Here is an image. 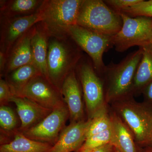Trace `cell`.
I'll use <instances>...</instances> for the list:
<instances>
[{
    "label": "cell",
    "mask_w": 152,
    "mask_h": 152,
    "mask_svg": "<svg viewBox=\"0 0 152 152\" xmlns=\"http://www.w3.org/2000/svg\"><path fill=\"white\" fill-rule=\"evenodd\" d=\"M82 51L68 35L50 37L47 56L48 75L50 81L60 92L64 81L75 70L83 56Z\"/></svg>",
    "instance_id": "1"
},
{
    "label": "cell",
    "mask_w": 152,
    "mask_h": 152,
    "mask_svg": "<svg viewBox=\"0 0 152 152\" xmlns=\"http://www.w3.org/2000/svg\"><path fill=\"white\" fill-rule=\"evenodd\" d=\"M53 146L48 143L31 140L19 132L12 141L1 145L0 152H49Z\"/></svg>",
    "instance_id": "19"
},
{
    "label": "cell",
    "mask_w": 152,
    "mask_h": 152,
    "mask_svg": "<svg viewBox=\"0 0 152 152\" xmlns=\"http://www.w3.org/2000/svg\"><path fill=\"white\" fill-rule=\"evenodd\" d=\"M121 13L132 18L145 16L152 18V0H141L140 2L126 9Z\"/></svg>",
    "instance_id": "25"
},
{
    "label": "cell",
    "mask_w": 152,
    "mask_h": 152,
    "mask_svg": "<svg viewBox=\"0 0 152 152\" xmlns=\"http://www.w3.org/2000/svg\"><path fill=\"white\" fill-rule=\"evenodd\" d=\"M142 48L130 53L120 63L106 66L102 75L106 102L111 104L133 96L134 78L141 60Z\"/></svg>",
    "instance_id": "2"
},
{
    "label": "cell",
    "mask_w": 152,
    "mask_h": 152,
    "mask_svg": "<svg viewBox=\"0 0 152 152\" xmlns=\"http://www.w3.org/2000/svg\"><path fill=\"white\" fill-rule=\"evenodd\" d=\"M83 94L88 119H92L107 108L102 79L96 71L91 61L83 56L75 69Z\"/></svg>",
    "instance_id": "6"
},
{
    "label": "cell",
    "mask_w": 152,
    "mask_h": 152,
    "mask_svg": "<svg viewBox=\"0 0 152 152\" xmlns=\"http://www.w3.org/2000/svg\"><path fill=\"white\" fill-rule=\"evenodd\" d=\"M43 1L11 0L0 1L1 18L28 15L35 13Z\"/></svg>",
    "instance_id": "20"
},
{
    "label": "cell",
    "mask_w": 152,
    "mask_h": 152,
    "mask_svg": "<svg viewBox=\"0 0 152 152\" xmlns=\"http://www.w3.org/2000/svg\"><path fill=\"white\" fill-rule=\"evenodd\" d=\"M142 48V55L134 78L133 95L142 93L152 82V44Z\"/></svg>",
    "instance_id": "18"
},
{
    "label": "cell",
    "mask_w": 152,
    "mask_h": 152,
    "mask_svg": "<svg viewBox=\"0 0 152 152\" xmlns=\"http://www.w3.org/2000/svg\"><path fill=\"white\" fill-rule=\"evenodd\" d=\"M83 0H44L38 11L44 27L50 36L68 35L71 26L77 24Z\"/></svg>",
    "instance_id": "4"
},
{
    "label": "cell",
    "mask_w": 152,
    "mask_h": 152,
    "mask_svg": "<svg viewBox=\"0 0 152 152\" xmlns=\"http://www.w3.org/2000/svg\"><path fill=\"white\" fill-rule=\"evenodd\" d=\"M112 110L118 114L132 132L137 144L152 145V109L138 102L129 96L111 104Z\"/></svg>",
    "instance_id": "3"
},
{
    "label": "cell",
    "mask_w": 152,
    "mask_h": 152,
    "mask_svg": "<svg viewBox=\"0 0 152 152\" xmlns=\"http://www.w3.org/2000/svg\"><path fill=\"white\" fill-rule=\"evenodd\" d=\"M7 63V57L4 53L0 52V71L1 74H4Z\"/></svg>",
    "instance_id": "30"
},
{
    "label": "cell",
    "mask_w": 152,
    "mask_h": 152,
    "mask_svg": "<svg viewBox=\"0 0 152 152\" xmlns=\"http://www.w3.org/2000/svg\"><path fill=\"white\" fill-rule=\"evenodd\" d=\"M42 75L34 64H27L17 68L6 75L7 82L13 96H17L22 89L32 80Z\"/></svg>",
    "instance_id": "21"
},
{
    "label": "cell",
    "mask_w": 152,
    "mask_h": 152,
    "mask_svg": "<svg viewBox=\"0 0 152 152\" xmlns=\"http://www.w3.org/2000/svg\"><path fill=\"white\" fill-rule=\"evenodd\" d=\"M41 21L42 18L38 10L28 15L1 18L0 52L7 56L16 42Z\"/></svg>",
    "instance_id": "11"
},
{
    "label": "cell",
    "mask_w": 152,
    "mask_h": 152,
    "mask_svg": "<svg viewBox=\"0 0 152 152\" xmlns=\"http://www.w3.org/2000/svg\"><path fill=\"white\" fill-rule=\"evenodd\" d=\"M91 120L70 123L63 129L56 142L49 152H75L86 138Z\"/></svg>",
    "instance_id": "12"
},
{
    "label": "cell",
    "mask_w": 152,
    "mask_h": 152,
    "mask_svg": "<svg viewBox=\"0 0 152 152\" xmlns=\"http://www.w3.org/2000/svg\"><path fill=\"white\" fill-rule=\"evenodd\" d=\"M36 25L22 36L14 44L7 56L5 75L17 68L27 64H33L31 40Z\"/></svg>",
    "instance_id": "14"
},
{
    "label": "cell",
    "mask_w": 152,
    "mask_h": 152,
    "mask_svg": "<svg viewBox=\"0 0 152 152\" xmlns=\"http://www.w3.org/2000/svg\"><path fill=\"white\" fill-rule=\"evenodd\" d=\"M115 152H120L118 150H117L116 148H115Z\"/></svg>",
    "instance_id": "32"
},
{
    "label": "cell",
    "mask_w": 152,
    "mask_h": 152,
    "mask_svg": "<svg viewBox=\"0 0 152 152\" xmlns=\"http://www.w3.org/2000/svg\"><path fill=\"white\" fill-rule=\"evenodd\" d=\"M90 120L86 138L106 131L112 126L111 120L108 109L103 111Z\"/></svg>",
    "instance_id": "23"
},
{
    "label": "cell",
    "mask_w": 152,
    "mask_h": 152,
    "mask_svg": "<svg viewBox=\"0 0 152 152\" xmlns=\"http://www.w3.org/2000/svg\"><path fill=\"white\" fill-rule=\"evenodd\" d=\"M50 37L43 25L39 22L36 25L34 33L31 40L33 64L37 68L42 75L49 81L47 69V56Z\"/></svg>",
    "instance_id": "16"
},
{
    "label": "cell",
    "mask_w": 152,
    "mask_h": 152,
    "mask_svg": "<svg viewBox=\"0 0 152 152\" xmlns=\"http://www.w3.org/2000/svg\"><path fill=\"white\" fill-rule=\"evenodd\" d=\"M142 94L143 95L144 103L152 109V82L145 87Z\"/></svg>",
    "instance_id": "28"
},
{
    "label": "cell",
    "mask_w": 152,
    "mask_h": 152,
    "mask_svg": "<svg viewBox=\"0 0 152 152\" xmlns=\"http://www.w3.org/2000/svg\"><path fill=\"white\" fill-rule=\"evenodd\" d=\"M67 34L88 55L97 73L102 75L106 66L103 57L113 46V36L101 34L77 24L68 28Z\"/></svg>",
    "instance_id": "8"
},
{
    "label": "cell",
    "mask_w": 152,
    "mask_h": 152,
    "mask_svg": "<svg viewBox=\"0 0 152 152\" xmlns=\"http://www.w3.org/2000/svg\"><path fill=\"white\" fill-rule=\"evenodd\" d=\"M69 118L66 105L55 109L37 124L22 132L27 137L53 145Z\"/></svg>",
    "instance_id": "9"
},
{
    "label": "cell",
    "mask_w": 152,
    "mask_h": 152,
    "mask_svg": "<svg viewBox=\"0 0 152 152\" xmlns=\"http://www.w3.org/2000/svg\"><path fill=\"white\" fill-rule=\"evenodd\" d=\"M16 96L26 98L52 110L65 105L60 92L42 75L32 79Z\"/></svg>",
    "instance_id": "10"
},
{
    "label": "cell",
    "mask_w": 152,
    "mask_h": 152,
    "mask_svg": "<svg viewBox=\"0 0 152 152\" xmlns=\"http://www.w3.org/2000/svg\"><path fill=\"white\" fill-rule=\"evenodd\" d=\"M144 152H152V148L149 149L147 150L146 151H145Z\"/></svg>",
    "instance_id": "31"
},
{
    "label": "cell",
    "mask_w": 152,
    "mask_h": 152,
    "mask_svg": "<svg viewBox=\"0 0 152 152\" xmlns=\"http://www.w3.org/2000/svg\"><path fill=\"white\" fill-rule=\"evenodd\" d=\"M17 124L16 117L11 108L2 105L0 107V126L5 132H11L15 129Z\"/></svg>",
    "instance_id": "24"
},
{
    "label": "cell",
    "mask_w": 152,
    "mask_h": 152,
    "mask_svg": "<svg viewBox=\"0 0 152 152\" xmlns=\"http://www.w3.org/2000/svg\"><path fill=\"white\" fill-rule=\"evenodd\" d=\"M113 132L112 145L120 152H138L134 137L126 123L112 110L110 112Z\"/></svg>",
    "instance_id": "17"
},
{
    "label": "cell",
    "mask_w": 152,
    "mask_h": 152,
    "mask_svg": "<svg viewBox=\"0 0 152 152\" xmlns=\"http://www.w3.org/2000/svg\"><path fill=\"white\" fill-rule=\"evenodd\" d=\"M75 152H115V148L111 144H107L93 149L83 151H77Z\"/></svg>",
    "instance_id": "29"
},
{
    "label": "cell",
    "mask_w": 152,
    "mask_h": 152,
    "mask_svg": "<svg viewBox=\"0 0 152 152\" xmlns=\"http://www.w3.org/2000/svg\"><path fill=\"white\" fill-rule=\"evenodd\" d=\"M77 25L95 32L114 36L121 30L123 20L102 0H83L79 11Z\"/></svg>",
    "instance_id": "5"
},
{
    "label": "cell",
    "mask_w": 152,
    "mask_h": 152,
    "mask_svg": "<svg viewBox=\"0 0 152 152\" xmlns=\"http://www.w3.org/2000/svg\"><path fill=\"white\" fill-rule=\"evenodd\" d=\"M123 20L121 30L113 37V46L117 52L126 51L132 47L142 48L152 42V18H132L119 14Z\"/></svg>",
    "instance_id": "7"
},
{
    "label": "cell",
    "mask_w": 152,
    "mask_h": 152,
    "mask_svg": "<svg viewBox=\"0 0 152 152\" xmlns=\"http://www.w3.org/2000/svg\"><path fill=\"white\" fill-rule=\"evenodd\" d=\"M113 138V132L111 126L106 131L87 138L82 146L77 151H83L107 144L112 145Z\"/></svg>",
    "instance_id": "22"
},
{
    "label": "cell",
    "mask_w": 152,
    "mask_h": 152,
    "mask_svg": "<svg viewBox=\"0 0 152 152\" xmlns=\"http://www.w3.org/2000/svg\"><path fill=\"white\" fill-rule=\"evenodd\" d=\"M104 2L118 13L140 2L141 0H105Z\"/></svg>",
    "instance_id": "26"
},
{
    "label": "cell",
    "mask_w": 152,
    "mask_h": 152,
    "mask_svg": "<svg viewBox=\"0 0 152 152\" xmlns=\"http://www.w3.org/2000/svg\"><path fill=\"white\" fill-rule=\"evenodd\" d=\"M60 93L69 110L70 123L84 120L82 91L75 70L72 71L66 77Z\"/></svg>",
    "instance_id": "13"
},
{
    "label": "cell",
    "mask_w": 152,
    "mask_h": 152,
    "mask_svg": "<svg viewBox=\"0 0 152 152\" xmlns=\"http://www.w3.org/2000/svg\"><path fill=\"white\" fill-rule=\"evenodd\" d=\"M10 102L16 106L17 113L21 122L20 128L21 132L37 124L53 110L26 98L12 96Z\"/></svg>",
    "instance_id": "15"
},
{
    "label": "cell",
    "mask_w": 152,
    "mask_h": 152,
    "mask_svg": "<svg viewBox=\"0 0 152 152\" xmlns=\"http://www.w3.org/2000/svg\"></svg>",
    "instance_id": "33"
},
{
    "label": "cell",
    "mask_w": 152,
    "mask_h": 152,
    "mask_svg": "<svg viewBox=\"0 0 152 152\" xmlns=\"http://www.w3.org/2000/svg\"><path fill=\"white\" fill-rule=\"evenodd\" d=\"M12 94L10 86L6 80H0V103L1 106L10 102Z\"/></svg>",
    "instance_id": "27"
}]
</instances>
